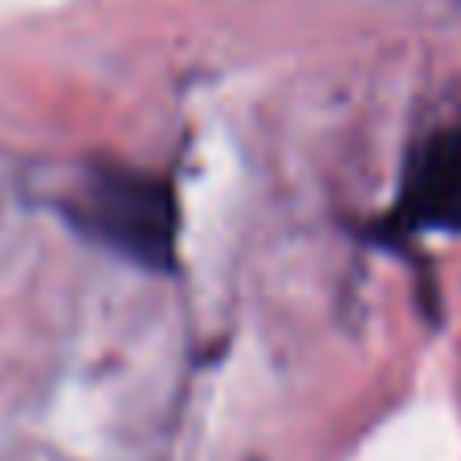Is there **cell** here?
I'll return each instance as SVG.
<instances>
[{
	"mask_svg": "<svg viewBox=\"0 0 461 461\" xmlns=\"http://www.w3.org/2000/svg\"><path fill=\"white\" fill-rule=\"evenodd\" d=\"M70 221L103 249L143 270H172L180 241V209L164 176L143 167L98 164L82 176L70 201Z\"/></svg>",
	"mask_w": 461,
	"mask_h": 461,
	"instance_id": "cell-1",
	"label": "cell"
},
{
	"mask_svg": "<svg viewBox=\"0 0 461 461\" xmlns=\"http://www.w3.org/2000/svg\"><path fill=\"white\" fill-rule=\"evenodd\" d=\"M401 221L461 233V131L445 127L412 151L401 184Z\"/></svg>",
	"mask_w": 461,
	"mask_h": 461,
	"instance_id": "cell-2",
	"label": "cell"
}]
</instances>
